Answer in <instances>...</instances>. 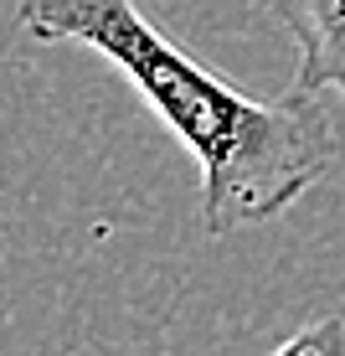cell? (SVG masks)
Returning <instances> with one entry per match:
<instances>
[{"label":"cell","instance_id":"3957f363","mask_svg":"<svg viewBox=\"0 0 345 356\" xmlns=\"http://www.w3.org/2000/svg\"><path fill=\"white\" fill-rule=\"evenodd\" d=\"M268 356H345V315L304 321L289 341H278Z\"/></svg>","mask_w":345,"mask_h":356},{"label":"cell","instance_id":"7a4b0ae2","mask_svg":"<svg viewBox=\"0 0 345 356\" xmlns=\"http://www.w3.org/2000/svg\"><path fill=\"white\" fill-rule=\"evenodd\" d=\"M268 16L289 31L299 67V93H335L345 98V0H258Z\"/></svg>","mask_w":345,"mask_h":356},{"label":"cell","instance_id":"6da1fadb","mask_svg":"<svg viewBox=\"0 0 345 356\" xmlns=\"http://www.w3.org/2000/svg\"><path fill=\"white\" fill-rule=\"evenodd\" d=\"M16 16L31 42L98 52L140 88L201 170L206 238L274 222L330 176L340 155V134L314 93L253 98L232 78L201 67L144 16L140 0H16Z\"/></svg>","mask_w":345,"mask_h":356}]
</instances>
